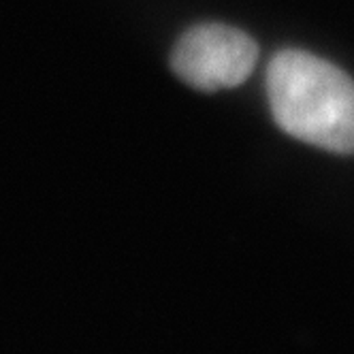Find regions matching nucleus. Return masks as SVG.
Returning <instances> with one entry per match:
<instances>
[{
	"mask_svg": "<svg viewBox=\"0 0 354 354\" xmlns=\"http://www.w3.org/2000/svg\"><path fill=\"white\" fill-rule=\"evenodd\" d=\"M259 60L250 35L224 24H201L180 37L171 52V68L184 84L216 92L241 86Z\"/></svg>",
	"mask_w": 354,
	"mask_h": 354,
	"instance_id": "f03ea898",
	"label": "nucleus"
},
{
	"mask_svg": "<svg viewBox=\"0 0 354 354\" xmlns=\"http://www.w3.org/2000/svg\"><path fill=\"white\" fill-rule=\"evenodd\" d=\"M267 98L286 135L335 154H354V80L339 66L284 49L267 66Z\"/></svg>",
	"mask_w": 354,
	"mask_h": 354,
	"instance_id": "f257e3e1",
	"label": "nucleus"
}]
</instances>
